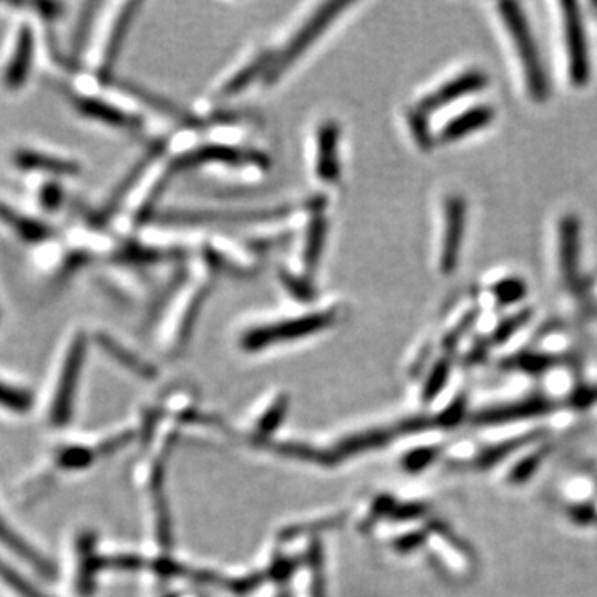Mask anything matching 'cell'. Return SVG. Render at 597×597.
<instances>
[{"label": "cell", "mask_w": 597, "mask_h": 597, "mask_svg": "<svg viewBox=\"0 0 597 597\" xmlns=\"http://www.w3.org/2000/svg\"><path fill=\"white\" fill-rule=\"evenodd\" d=\"M267 156L259 151L243 150L229 145H203L195 150L186 151L183 155L176 156L168 166V171L180 173L204 165L226 166H267Z\"/></svg>", "instance_id": "7"}, {"label": "cell", "mask_w": 597, "mask_h": 597, "mask_svg": "<svg viewBox=\"0 0 597 597\" xmlns=\"http://www.w3.org/2000/svg\"><path fill=\"white\" fill-rule=\"evenodd\" d=\"M279 279H281L282 286L291 294L294 299L301 302H312L316 299V289L312 287L311 282L304 279V277L297 276L294 272L281 269L279 271Z\"/></svg>", "instance_id": "33"}, {"label": "cell", "mask_w": 597, "mask_h": 597, "mask_svg": "<svg viewBox=\"0 0 597 597\" xmlns=\"http://www.w3.org/2000/svg\"><path fill=\"white\" fill-rule=\"evenodd\" d=\"M327 233H329V223L322 214H316L307 224L306 241H304V267L307 272H316L321 264L322 254L326 249Z\"/></svg>", "instance_id": "22"}, {"label": "cell", "mask_w": 597, "mask_h": 597, "mask_svg": "<svg viewBox=\"0 0 597 597\" xmlns=\"http://www.w3.org/2000/svg\"><path fill=\"white\" fill-rule=\"evenodd\" d=\"M284 412H286V400L281 398V400H277V402L274 403V407H272L266 417L263 418V422H261V433H263V435L271 433L272 430L279 425V422H281Z\"/></svg>", "instance_id": "45"}, {"label": "cell", "mask_w": 597, "mask_h": 597, "mask_svg": "<svg viewBox=\"0 0 597 597\" xmlns=\"http://www.w3.org/2000/svg\"><path fill=\"white\" fill-rule=\"evenodd\" d=\"M10 163L15 170L29 175L52 176L54 180L59 178H72L80 175L82 166L77 161L70 160L67 156L50 153V151L37 150V148H17L12 151Z\"/></svg>", "instance_id": "10"}, {"label": "cell", "mask_w": 597, "mask_h": 597, "mask_svg": "<svg viewBox=\"0 0 597 597\" xmlns=\"http://www.w3.org/2000/svg\"><path fill=\"white\" fill-rule=\"evenodd\" d=\"M165 151V143H155L151 145L148 150L143 153L141 158H138L135 165L132 166V170L128 171L127 175L123 176L122 181L118 183L117 188L110 193L107 201L103 204V208L100 209V213L97 214L98 223L108 221L112 218L113 214L117 213L118 208L122 206L123 201L130 195V191L138 185V181L141 180V176L150 168L151 163L158 158Z\"/></svg>", "instance_id": "18"}, {"label": "cell", "mask_w": 597, "mask_h": 597, "mask_svg": "<svg viewBox=\"0 0 597 597\" xmlns=\"http://www.w3.org/2000/svg\"><path fill=\"white\" fill-rule=\"evenodd\" d=\"M34 27L27 20H20L10 35L7 54L0 70V83L7 92H19L29 83L30 75L35 65Z\"/></svg>", "instance_id": "5"}, {"label": "cell", "mask_w": 597, "mask_h": 597, "mask_svg": "<svg viewBox=\"0 0 597 597\" xmlns=\"http://www.w3.org/2000/svg\"><path fill=\"white\" fill-rule=\"evenodd\" d=\"M498 12L505 22L511 42L515 45L518 57H520L530 97L534 102H546L549 97L548 73H546L543 60L539 55L538 45L534 40L530 24L526 20L525 12L521 9V5L515 4V2H501L498 4Z\"/></svg>", "instance_id": "1"}, {"label": "cell", "mask_w": 597, "mask_h": 597, "mask_svg": "<svg viewBox=\"0 0 597 597\" xmlns=\"http://www.w3.org/2000/svg\"><path fill=\"white\" fill-rule=\"evenodd\" d=\"M87 345V335L83 332H77L68 342L54 402L50 407V423L54 427H65L72 420L73 403H75L78 380L82 377L83 364L87 357Z\"/></svg>", "instance_id": "4"}, {"label": "cell", "mask_w": 597, "mask_h": 597, "mask_svg": "<svg viewBox=\"0 0 597 597\" xmlns=\"http://www.w3.org/2000/svg\"><path fill=\"white\" fill-rule=\"evenodd\" d=\"M0 407L17 413L29 412L32 407V395L25 390L0 382Z\"/></svg>", "instance_id": "37"}, {"label": "cell", "mask_w": 597, "mask_h": 597, "mask_svg": "<svg viewBox=\"0 0 597 597\" xmlns=\"http://www.w3.org/2000/svg\"><path fill=\"white\" fill-rule=\"evenodd\" d=\"M569 518L578 525H591L597 518V511L591 503H578L569 508Z\"/></svg>", "instance_id": "44"}, {"label": "cell", "mask_w": 597, "mask_h": 597, "mask_svg": "<svg viewBox=\"0 0 597 597\" xmlns=\"http://www.w3.org/2000/svg\"><path fill=\"white\" fill-rule=\"evenodd\" d=\"M478 314H480L478 311L468 312V314L463 317L462 321L458 322L457 326L453 327L452 331L448 332L447 337H445V340H443V344H445L447 349H453V347L460 342V339H462L463 335L470 331L471 326H473V324L476 322V317H478Z\"/></svg>", "instance_id": "43"}, {"label": "cell", "mask_w": 597, "mask_h": 597, "mask_svg": "<svg viewBox=\"0 0 597 597\" xmlns=\"http://www.w3.org/2000/svg\"><path fill=\"white\" fill-rule=\"evenodd\" d=\"M597 403V385H581L569 395V405L576 410L593 407Z\"/></svg>", "instance_id": "42"}, {"label": "cell", "mask_w": 597, "mask_h": 597, "mask_svg": "<svg viewBox=\"0 0 597 597\" xmlns=\"http://www.w3.org/2000/svg\"><path fill=\"white\" fill-rule=\"evenodd\" d=\"M64 190L59 181H45L44 185L37 188V201L45 211H55L64 203Z\"/></svg>", "instance_id": "39"}, {"label": "cell", "mask_w": 597, "mask_h": 597, "mask_svg": "<svg viewBox=\"0 0 597 597\" xmlns=\"http://www.w3.org/2000/svg\"><path fill=\"white\" fill-rule=\"evenodd\" d=\"M77 549L80 558H78L75 586H77L78 593L83 597H88L95 589V579L100 571V566H98L100 556L95 554V536L92 533H83L78 538Z\"/></svg>", "instance_id": "20"}, {"label": "cell", "mask_w": 597, "mask_h": 597, "mask_svg": "<svg viewBox=\"0 0 597 597\" xmlns=\"http://www.w3.org/2000/svg\"><path fill=\"white\" fill-rule=\"evenodd\" d=\"M408 127L412 132L413 140L422 150L428 151L433 146V136L428 125V115L422 112L420 108H413L407 115Z\"/></svg>", "instance_id": "34"}, {"label": "cell", "mask_w": 597, "mask_h": 597, "mask_svg": "<svg viewBox=\"0 0 597 597\" xmlns=\"http://www.w3.org/2000/svg\"><path fill=\"white\" fill-rule=\"evenodd\" d=\"M95 458V452L85 447H68L57 455V466L62 470H82Z\"/></svg>", "instance_id": "36"}, {"label": "cell", "mask_w": 597, "mask_h": 597, "mask_svg": "<svg viewBox=\"0 0 597 597\" xmlns=\"http://www.w3.org/2000/svg\"><path fill=\"white\" fill-rule=\"evenodd\" d=\"M549 447H541L534 450L530 455L521 458L520 462L516 463L508 473V481L511 485H525L528 481L536 475L539 466L543 463L544 458L548 457Z\"/></svg>", "instance_id": "29"}, {"label": "cell", "mask_w": 597, "mask_h": 597, "mask_svg": "<svg viewBox=\"0 0 597 597\" xmlns=\"http://www.w3.org/2000/svg\"><path fill=\"white\" fill-rule=\"evenodd\" d=\"M563 10L564 45L568 57L569 82L583 88L591 78V57H589L588 35L583 15L576 2H561Z\"/></svg>", "instance_id": "6"}, {"label": "cell", "mask_w": 597, "mask_h": 597, "mask_svg": "<svg viewBox=\"0 0 597 597\" xmlns=\"http://www.w3.org/2000/svg\"><path fill=\"white\" fill-rule=\"evenodd\" d=\"M450 370H452V364H450V359H447V357H443V359L438 360L437 364L433 365L430 374H428L427 382H425V387H423V402H432L445 389L448 377H450Z\"/></svg>", "instance_id": "32"}, {"label": "cell", "mask_w": 597, "mask_h": 597, "mask_svg": "<svg viewBox=\"0 0 597 597\" xmlns=\"http://www.w3.org/2000/svg\"><path fill=\"white\" fill-rule=\"evenodd\" d=\"M493 118H495V110L488 105L470 108L445 123V127L440 132V141L452 143V141L462 140L465 136L488 127L493 122Z\"/></svg>", "instance_id": "19"}, {"label": "cell", "mask_w": 597, "mask_h": 597, "mask_svg": "<svg viewBox=\"0 0 597 597\" xmlns=\"http://www.w3.org/2000/svg\"><path fill=\"white\" fill-rule=\"evenodd\" d=\"M60 92L64 93L65 100L70 102L73 110L82 115V117L92 120V122L103 123L108 127L122 128V130H138L141 127V122L135 115L128 113L127 110L115 107L113 103H108L102 98L92 97V95H85V93H78L72 88L62 87Z\"/></svg>", "instance_id": "9"}, {"label": "cell", "mask_w": 597, "mask_h": 597, "mask_svg": "<svg viewBox=\"0 0 597 597\" xmlns=\"http://www.w3.org/2000/svg\"><path fill=\"white\" fill-rule=\"evenodd\" d=\"M387 440H389V435H387V433L369 432L365 433V435H359V437L350 438V440H347V442L340 445L337 452L342 453V455L362 452V450H367V448L379 447V445L387 442Z\"/></svg>", "instance_id": "38"}, {"label": "cell", "mask_w": 597, "mask_h": 597, "mask_svg": "<svg viewBox=\"0 0 597 597\" xmlns=\"http://www.w3.org/2000/svg\"><path fill=\"white\" fill-rule=\"evenodd\" d=\"M178 258L176 251H166V249L150 248L138 243L123 244L113 254V259L120 264L127 266H148V264L161 263L166 259Z\"/></svg>", "instance_id": "25"}, {"label": "cell", "mask_w": 597, "mask_h": 597, "mask_svg": "<svg viewBox=\"0 0 597 597\" xmlns=\"http://www.w3.org/2000/svg\"><path fill=\"white\" fill-rule=\"evenodd\" d=\"M491 294L498 302V306H510L525 299L528 286L521 277H505L491 286Z\"/></svg>", "instance_id": "28"}, {"label": "cell", "mask_w": 597, "mask_h": 597, "mask_svg": "<svg viewBox=\"0 0 597 597\" xmlns=\"http://www.w3.org/2000/svg\"><path fill=\"white\" fill-rule=\"evenodd\" d=\"M294 206L276 208L238 209V211H168L161 221L168 224L249 223L274 221L289 216Z\"/></svg>", "instance_id": "8"}, {"label": "cell", "mask_w": 597, "mask_h": 597, "mask_svg": "<svg viewBox=\"0 0 597 597\" xmlns=\"http://www.w3.org/2000/svg\"><path fill=\"white\" fill-rule=\"evenodd\" d=\"M465 231L466 201L462 196H448L445 201L442 253H440V269L443 274H452L457 269Z\"/></svg>", "instance_id": "12"}, {"label": "cell", "mask_w": 597, "mask_h": 597, "mask_svg": "<svg viewBox=\"0 0 597 597\" xmlns=\"http://www.w3.org/2000/svg\"><path fill=\"white\" fill-rule=\"evenodd\" d=\"M554 410H556V403L551 398L534 395V397L523 398L518 402L501 403L495 407L485 408L476 413L473 423L480 427H498V425L518 422V420H526V418L551 415Z\"/></svg>", "instance_id": "11"}, {"label": "cell", "mask_w": 597, "mask_h": 597, "mask_svg": "<svg viewBox=\"0 0 597 597\" xmlns=\"http://www.w3.org/2000/svg\"><path fill=\"white\" fill-rule=\"evenodd\" d=\"M140 7V2L123 4L117 17L113 19L112 27L108 30L107 40H105V44L102 47V54H100V59H98V77H110V72H112V68L117 64L118 55L122 52L123 44L127 40L130 25L136 19Z\"/></svg>", "instance_id": "14"}, {"label": "cell", "mask_w": 597, "mask_h": 597, "mask_svg": "<svg viewBox=\"0 0 597 597\" xmlns=\"http://www.w3.org/2000/svg\"><path fill=\"white\" fill-rule=\"evenodd\" d=\"M170 292L171 289H168V291H166V294H163V297H161V301H166V299H168V297H170ZM163 302H156L155 304V309H153V316H156V314H158V312L161 311V309H163Z\"/></svg>", "instance_id": "47"}, {"label": "cell", "mask_w": 597, "mask_h": 597, "mask_svg": "<svg viewBox=\"0 0 597 597\" xmlns=\"http://www.w3.org/2000/svg\"><path fill=\"white\" fill-rule=\"evenodd\" d=\"M466 415V397L460 395L450 403L437 418H435V427H457Z\"/></svg>", "instance_id": "40"}, {"label": "cell", "mask_w": 597, "mask_h": 597, "mask_svg": "<svg viewBox=\"0 0 597 597\" xmlns=\"http://www.w3.org/2000/svg\"><path fill=\"white\" fill-rule=\"evenodd\" d=\"M272 60H274L272 52L259 54L256 59L251 60L249 64L244 65L241 70L229 77L228 82L224 83L223 88H221V93L224 97L226 95L233 97V95L243 92L244 88L249 87L256 78L266 77L267 70L271 68Z\"/></svg>", "instance_id": "24"}, {"label": "cell", "mask_w": 597, "mask_h": 597, "mask_svg": "<svg viewBox=\"0 0 597 597\" xmlns=\"http://www.w3.org/2000/svg\"><path fill=\"white\" fill-rule=\"evenodd\" d=\"M581 223L578 216L566 214L559 221L558 249L559 269L569 287L576 286L579 281V249H581Z\"/></svg>", "instance_id": "15"}, {"label": "cell", "mask_w": 597, "mask_h": 597, "mask_svg": "<svg viewBox=\"0 0 597 597\" xmlns=\"http://www.w3.org/2000/svg\"><path fill=\"white\" fill-rule=\"evenodd\" d=\"M0 224L15 238L30 246H39L54 238V229L42 219L24 214L10 204L0 201Z\"/></svg>", "instance_id": "16"}, {"label": "cell", "mask_w": 597, "mask_h": 597, "mask_svg": "<svg viewBox=\"0 0 597 597\" xmlns=\"http://www.w3.org/2000/svg\"><path fill=\"white\" fill-rule=\"evenodd\" d=\"M488 83H490V78L483 70H468V72L460 73L452 80H448L447 83H443L442 87H438L432 93H428L427 97L420 100L417 107L428 115L438 108L447 107L448 103L457 102L466 95L480 92L483 88L488 87Z\"/></svg>", "instance_id": "13"}, {"label": "cell", "mask_w": 597, "mask_h": 597, "mask_svg": "<svg viewBox=\"0 0 597 597\" xmlns=\"http://www.w3.org/2000/svg\"><path fill=\"white\" fill-rule=\"evenodd\" d=\"M350 5H352L350 2H327V4L321 5V9L317 10L316 14L312 15L311 19L297 30L294 37L284 45V49L274 55L271 68L267 70L266 77H264V83L271 85V83L277 82L292 65L296 64L297 60L301 59L304 52L316 44L319 37L326 34L329 25L334 24L340 14Z\"/></svg>", "instance_id": "2"}, {"label": "cell", "mask_w": 597, "mask_h": 597, "mask_svg": "<svg viewBox=\"0 0 597 597\" xmlns=\"http://www.w3.org/2000/svg\"><path fill=\"white\" fill-rule=\"evenodd\" d=\"M0 543H4L10 551H14L19 558L24 559L30 566H34L40 574H44L45 578H52L55 574V569L42 554L37 553L29 543H25L24 539L20 538L19 534L15 533L10 528L2 516H0Z\"/></svg>", "instance_id": "21"}, {"label": "cell", "mask_w": 597, "mask_h": 597, "mask_svg": "<svg viewBox=\"0 0 597 597\" xmlns=\"http://www.w3.org/2000/svg\"><path fill=\"white\" fill-rule=\"evenodd\" d=\"M437 455V448H418V450L408 453L403 460V465L408 471H420L427 468L437 458Z\"/></svg>", "instance_id": "41"}, {"label": "cell", "mask_w": 597, "mask_h": 597, "mask_svg": "<svg viewBox=\"0 0 597 597\" xmlns=\"http://www.w3.org/2000/svg\"><path fill=\"white\" fill-rule=\"evenodd\" d=\"M541 437H543V432H531L520 435V437L510 438V440H505V442L496 443V445L486 448V450H483L478 455V458H476V468L490 470V468L503 462L506 458H510L513 453L518 452L521 448L528 447V445L536 442Z\"/></svg>", "instance_id": "23"}, {"label": "cell", "mask_w": 597, "mask_h": 597, "mask_svg": "<svg viewBox=\"0 0 597 597\" xmlns=\"http://www.w3.org/2000/svg\"><path fill=\"white\" fill-rule=\"evenodd\" d=\"M0 579L20 597H49L35 588L34 584L27 581L24 576H20L15 569L10 568L9 564H5L4 561H0Z\"/></svg>", "instance_id": "35"}, {"label": "cell", "mask_w": 597, "mask_h": 597, "mask_svg": "<svg viewBox=\"0 0 597 597\" xmlns=\"http://www.w3.org/2000/svg\"><path fill=\"white\" fill-rule=\"evenodd\" d=\"M531 317H533L531 309H521L513 316L506 317L503 321L498 322V326L493 329L490 335L491 344H505L506 340H510L516 332L523 329L530 322Z\"/></svg>", "instance_id": "31"}, {"label": "cell", "mask_w": 597, "mask_h": 597, "mask_svg": "<svg viewBox=\"0 0 597 597\" xmlns=\"http://www.w3.org/2000/svg\"><path fill=\"white\" fill-rule=\"evenodd\" d=\"M337 321L335 311H314L287 321L272 322L249 329L241 337V347L248 352H258L274 344L302 339L326 331Z\"/></svg>", "instance_id": "3"}, {"label": "cell", "mask_w": 597, "mask_h": 597, "mask_svg": "<svg viewBox=\"0 0 597 597\" xmlns=\"http://www.w3.org/2000/svg\"><path fill=\"white\" fill-rule=\"evenodd\" d=\"M561 364V357L543 352H521L510 360L513 369L521 370L525 374L541 375Z\"/></svg>", "instance_id": "27"}, {"label": "cell", "mask_w": 597, "mask_h": 597, "mask_svg": "<svg viewBox=\"0 0 597 597\" xmlns=\"http://www.w3.org/2000/svg\"><path fill=\"white\" fill-rule=\"evenodd\" d=\"M423 541H425V534L423 533L407 534L405 538L398 541L397 549H400L403 553H408V551H413V549H417L418 546H422Z\"/></svg>", "instance_id": "46"}, {"label": "cell", "mask_w": 597, "mask_h": 597, "mask_svg": "<svg viewBox=\"0 0 597 597\" xmlns=\"http://www.w3.org/2000/svg\"><path fill=\"white\" fill-rule=\"evenodd\" d=\"M208 294L209 287L204 286L199 287L198 291H195V294L190 297L188 306H186L185 312L181 316L180 327H178V339H176L178 347L185 344L188 337H190L191 329L195 326L196 317H198L199 311H201V307H203Z\"/></svg>", "instance_id": "30"}, {"label": "cell", "mask_w": 597, "mask_h": 597, "mask_svg": "<svg viewBox=\"0 0 597 597\" xmlns=\"http://www.w3.org/2000/svg\"><path fill=\"white\" fill-rule=\"evenodd\" d=\"M97 342L105 352L112 355L113 359L120 362L123 367L133 370L135 374L145 377V379H151L155 375V369L150 364H146L143 360L138 359L133 352L125 349L122 344H118L117 340L112 339L110 335L100 334L97 335Z\"/></svg>", "instance_id": "26"}, {"label": "cell", "mask_w": 597, "mask_h": 597, "mask_svg": "<svg viewBox=\"0 0 597 597\" xmlns=\"http://www.w3.org/2000/svg\"><path fill=\"white\" fill-rule=\"evenodd\" d=\"M340 128L335 122L322 123L316 135V175L324 183H337L342 173L339 156Z\"/></svg>", "instance_id": "17"}]
</instances>
